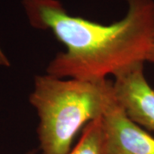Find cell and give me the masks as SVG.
Here are the masks:
<instances>
[{
	"instance_id": "1",
	"label": "cell",
	"mask_w": 154,
	"mask_h": 154,
	"mask_svg": "<svg viewBox=\"0 0 154 154\" xmlns=\"http://www.w3.org/2000/svg\"><path fill=\"white\" fill-rule=\"evenodd\" d=\"M127 2L125 17L104 25L73 17L58 0H22L30 25L51 31L66 47L46 74L96 82L145 63L154 38V0Z\"/></svg>"
},
{
	"instance_id": "2",
	"label": "cell",
	"mask_w": 154,
	"mask_h": 154,
	"mask_svg": "<svg viewBox=\"0 0 154 154\" xmlns=\"http://www.w3.org/2000/svg\"><path fill=\"white\" fill-rule=\"evenodd\" d=\"M112 82L63 80L48 74L34 78L30 104L37 111L42 154H69L77 134L103 115Z\"/></svg>"
},
{
	"instance_id": "3",
	"label": "cell",
	"mask_w": 154,
	"mask_h": 154,
	"mask_svg": "<svg viewBox=\"0 0 154 154\" xmlns=\"http://www.w3.org/2000/svg\"><path fill=\"white\" fill-rule=\"evenodd\" d=\"M101 119L108 154H154V137L128 117L113 86Z\"/></svg>"
},
{
	"instance_id": "4",
	"label": "cell",
	"mask_w": 154,
	"mask_h": 154,
	"mask_svg": "<svg viewBox=\"0 0 154 154\" xmlns=\"http://www.w3.org/2000/svg\"><path fill=\"white\" fill-rule=\"evenodd\" d=\"M112 82L116 100L134 123L154 131V89L146 81L144 63L115 75Z\"/></svg>"
},
{
	"instance_id": "5",
	"label": "cell",
	"mask_w": 154,
	"mask_h": 154,
	"mask_svg": "<svg viewBox=\"0 0 154 154\" xmlns=\"http://www.w3.org/2000/svg\"><path fill=\"white\" fill-rule=\"evenodd\" d=\"M69 154H108L101 116L84 127L79 141Z\"/></svg>"
},
{
	"instance_id": "6",
	"label": "cell",
	"mask_w": 154,
	"mask_h": 154,
	"mask_svg": "<svg viewBox=\"0 0 154 154\" xmlns=\"http://www.w3.org/2000/svg\"><path fill=\"white\" fill-rule=\"evenodd\" d=\"M146 62L152 63L154 64V38L153 40H152V45L150 47V50H149L147 57H146Z\"/></svg>"
},
{
	"instance_id": "7",
	"label": "cell",
	"mask_w": 154,
	"mask_h": 154,
	"mask_svg": "<svg viewBox=\"0 0 154 154\" xmlns=\"http://www.w3.org/2000/svg\"><path fill=\"white\" fill-rule=\"evenodd\" d=\"M0 65H3V66H10V62L8 60L7 57L1 51V49H0Z\"/></svg>"
},
{
	"instance_id": "8",
	"label": "cell",
	"mask_w": 154,
	"mask_h": 154,
	"mask_svg": "<svg viewBox=\"0 0 154 154\" xmlns=\"http://www.w3.org/2000/svg\"><path fill=\"white\" fill-rule=\"evenodd\" d=\"M26 154H36V150H32V151H29Z\"/></svg>"
}]
</instances>
